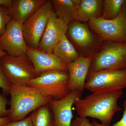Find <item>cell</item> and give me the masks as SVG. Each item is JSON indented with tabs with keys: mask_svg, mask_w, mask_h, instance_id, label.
<instances>
[{
	"mask_svg": "<svg viewBox=\"0 0 126 126\" xmlns=\"http://www.w3.org/2000/svg\"><path fill=\"white\" fill-rule=\"evenodd\" d=\"M12 0H0V5L9 8L11 5Z\"/></svg>",
	"mask_w": 126,
	"mask_h": 126,
	"instance_id": "cell-28",
	"label": "cell"
},
{
	"mask_svg": "<svg viewBox=\"0 0 126 126\" xmlns=\"http://www.w3.org/2000/svg\"><path fill=\"white\" fill-rule=\"evenodd\" d=\"M123 94L122 90L93 93L83 99L77 98L74 104L79 116L96 118L103 126H110L114 115L122 110L118 104V101Z\"/></svg>",
	"mask_w": 126,
	"mask_h": 126,
	"instance_id": "cell-1",
	"label": "cell"
},
{
	"mask_svg": "<svg viewBox=\"0 0 126 126\" xmlns=\"http://www.w3.org/2000/svg\"><path fill=\"white\" fill-rule=\"evenodd\" d=\"M88 75L84 89L93 93L115 92L126 88V69L101 70Z\"/></svg>",
	"mask_w": 126,
	"mask_h": 126,
	"instance_id": "cell-5",
	"label": "cell"
},
{
	"mask_svg": "<svg viewBox=\"0 0 126 126\" xmlns=\"http://www.w3.org/2000/svg\"><path fill=\"white\" fill-rule=\"evenodd\" d=\"M7 54L6 52L2 50L0 48V59L7 55Z\"/></svg>",
	"mask_w": 126,
	"mask_h": 126,
	"instance_id": "cell-29",
	"label": "cell"
},
{
	"mask_svg": "<svg viewBox=\"0 0 126 126\" xmlns=\"http://www.w3.org/2000/svg\"><path fill=\"white\" fill-rule=\"evenodd\" d=\"M126 69V44L109 42L93 57L88 74L102 70Z\"/></svg>",
	"mask_w": 126,
	"mask_h": 126,
	"instance_id": "cell-7",
	"label": "cell"
},
{
	"mask_svg": "<svg viewBox=\"0 0 126 126\" xmlns=\"http://www.w3.org/2000/svg\"><path fill=\"white\" fill-rule=\"evenodd\" d=\"M68 32L73 42L82 50L87 51L94 45V36L84 24L78 21H74L69 25Z\"/></svg>",
	"mask_w": 126,
	"mask_h": 126,
	"instance_id": "cell-14",
	"label": "cell"
},
{
	"mask_svg": "<svg viewBox=\"0 0 126 126\" xmlns=\"http://www.w3.org/2000/svg\"><path fill=\"white\" fill-rule=\"evenodd\" d=\"M125 4H126V0H125Z\"/></svg>",
	"mask_w": 126,
	"mask_h": 126,
	"instance_id": "cell-30",
	"label": "cell"
},
{
	"mask_svg": "<svg viewBox=\"0 0 126 126\" xmlns=\"http://www.w3.org/2000/svg\"><path fill=\"white\" fill-rule=\"evenodd\" d=\"M34 126H52L53 115L48 104L35 110L31 114Z\"/></svg>",
	"mask_w": 126,
	"mask_h": 126,
	"instance_id": "cell-19",
	"label": "cell"
},
{
	"mask_svg": "<svg viewBox=\"0 0 126 126\" xmlns=\"http://www.w3.org/2000/svg\"><path fill=\"white\" fill-rule=\"evenodd\" d=\"M10 122V118L8 116L0 117V126H3Z\"/></svg>",
	"mask_w": 126,
	"mask_h": 126,
	"instance_id": "cell-27",
	"label": "cell"
},
{
	"mask_svg": "<svg viewBox=\"0 0 126 126\" xmlns=\"http://www.w3.org/2000/svg\"><path fill=\"white\" fill-rule=\"evenodd\" d=\"M52 53L67 65L75 61L79 57L76 49L70 43L66 35L63 36L54 47Z\"/></svg>",
	"mask_w": 126,
	"mask_h": 126,
	"instance_id": "cell-17",
	"label": "cell"
},
{
	"mask_svg": "<svg viewBox=\"0 0 126 126\" xmlns=\"http://www.w3.org/2000/svg\"><path fill=\"white\" fill-rule=\"evenodd\" d=\"M10 87L11 84L2 70L0 60V88L5 93H9Z\"/></svg>",
	"mask_w": 126,
	"mask_h": 126,
	"instance_id": "cell-22",
	"label": "cell"
},
{
	"mask_svg": "<svg viewBox=\"0 0 126 126\" xmlns=\"http://www.w3.org/2000/svg\"><path fill=\"white\" fill-rule=\"evenodd\" d=\"M82 93L70 92L67 96L59 100L53 99L48 104L53 115L52 126H71L73 118L72 107L78 98H81Z\"/></svg>",
	"mask_w": 126,
	"mask_h": 126,
	"instance_id": "cell-11",
	"label": "cell"
},
{
	"mask_svg": "<svg viewBox=\"0 0 126 126\" xmlns=\"http://www.w3.org/2000/svg\"><path fill=\"white\" fill-rule=\"evenodd\" d=\"M68 72L53 70L43 72L30 82L29 86L39 90L51 97L59 100L70 93Z\"/></svg>",
	"mask_w": 126,
	"mask_h": 126,
	"instance_id": "cell-3",
	"label": "cell"
},
{
	"mask_svg": "<svg viewBox=\"0 0 126 126\" xmlns=\"http://www.w3.org/2000/svg\"><path fill=\"white\" fill-rule=\"evenodd\" d=\"M53 12L52 1L46 0L23 23V35L28 47L37 48Z\"/></svg>",
	"mask_w": 126,
	"mask_h": 126,
	"instance_id": "cell-6",
	"label": "cell"
},
{
	"mask_svg": "<svg viewBox=\"0 0 126 126\" xmlns=\"http://www.w3.org/2000/svg\"><path fill=\"white\" fill-rule=\"evenodd\" d=\"M12 19L9 8L0 5V37L4 33L7 24Z\"/></svg>",
	"mask_w": 126,
	"mask_h": 126,
	"instance_id": "cell-21",
	"label": "cell"
},
{
	"mask_svg": "<svg viewBox=\"0 0 126 126\" xmlns=\"http://www.w3.org/2000/svg\"><path fill=\"white\" fill-rule=\"evenodd\" d=\"M123 107L124 109V110L123 115L121 119L113 125L108 126H126V99L123 102ZM92 124L94 126H103L101 124L98 123L95 120L93 121Z\"/></svg>",
	"mask_w": 126,
	"mask_h": 126,
	"instance_id": "cell-24",
	"label": "cell"
},
{
	"mask_svg": "<svg viewBox=\"0 0 126 126\" xmlns=\"http://www.w3.org/2000/svg\"><path fill=\"white\" fill-rule=\"evenodd\" d=\"M93 57L92 56L79 57L67 65L69 75V88L70 92L82 93L85 89L86 79Z\"/></svg>",
	"mask_w": 126,
	"mask_h": 126,
	"instance_id": "cell-12",
	"label": "cell"
},
{
	"mask_svg": "<svg viewBox=\"0 0 126 126\" xmlns=\"http://www.w3.org/2000/svg\"><path fill=\"white\" fill-rule=\"evenodd\" d=\"M7 99L4 94H0V117L8 116L9 110L6 109Z\"/></svg>",
	"mask_w": 126,
	"mask_h": 126,
	"instance_id": "cell-23",
	"label": "cell"
},
{
	"mask_svg": "<svg viewBox=\"0 0 126 126\" xmlns=\"http://www.w3.org/2000/svg\"><path fill=\"white\" fill-rule=\"evenodd\" d=\"M3 126H34L32 122V116L30 115L23 120L18 121L10 122Z\"/></svg>",
	"mask_w": 126,
	"mask_h": 126,
	"instance_id": "cell-25",
	"label": "cell"
},
{
	"mask_svg": "<svg viewBox=\"0 0 126 126\" xmlns=\"http://www.w3.org/2000/svg\"><path fill=\"white\" fill-rule=\"evenodd\" d=\"M46 0H12L9 7L12 19L23 24Z\"/></svg>",
	"mask_w": 126,
	"mask_h": 126,
	"instance_id": "cell-15",
	"label": "cell"
},
{
	"mask_svg": "<svg viewBox=\"0 0 126 126\" xmlns=\"http://www.w3.org/2000/svg\"><path fill=\"white\" fill-rule=\"evenodd\" d=\"M71 126H94L86 117H77L72 121Z\"/></svg>",
	"mask_w": 126,
	"mask_h": 126,
	"instance_id": "cell-26",
	"label": "cell"
},
{
	"mask_svg": "<svg viewBox=\"0 0 126 126\" xmlns=\"http://www.w3.org/2000/svg\"><path fill=\"white\" fill-rule=\"evenodd\" d=\"M22 24L12 19L7 24L4 33L0 37V48L10 56L26 55L28 46L24 38Z\"/></svg>",
	"mask_w": 126,
	"mask_h": 126,
	"instance_id": "cell-9",
	"label": "cell"
},
{
	"mask_svg": "<svg viewBox=\"0 0 126 126\" xmlns=\"http://www.w3.org/2000/svg\"><path fill=\"white\" fill-rule=\"evenodd\" d=\"M69 25L59 18L53 11L41 37L37 49L47 53L52 50L59 41L65 35Z\"/></svg>",
	"mask_w": 126,
	"mask_h": 126,
	"instance_id": "cell-10",
	"label": "cell"
},
{
	"mask_svg": "<svg viewBox=\"0 0 126 126\" xmlns=\"http://www.w3.org/2000/svg\"><path fill=\"white\" fill-rule=\"evenodd\" d=\"M125 2L124 0H105L103 1V10L101 18L111 20L117 17Z\"/></svg>",
	"mask_w": 126,
	"mask_h": 126,
	"instance_id": "cell-20",
	"label": "cell"
},
{
	"mask_svg": "<svg viewBox=\"0 0 126 126\" xmlns=\"http://www.w3.org/2000/svg\"><path fill=\"white\" fill-rule=\"evenodd\" d=\"M52 2L59 18L69 25L73 21H78L77 8L73 0H53Z\"/></svg>",
	"mask_w": 126,
	"mask_h": 126,
	"instance_id": "cell-18",
	"label": "cell"
},
{
	"mask_svg": "<svg viewBox=\"0 0 126 126\" xmlns=\"http://www.w3.org/2000/svg\"><path fill=\"white\" fill-rule=\"evenodd\" d=\"M8 117L10 122L21 121L30 113L48 104L53 99L39 90L29 86L11 85Z\"/></svg>",
	"mask_w": 126,
	"mask_h": 126,
	"instance_id": "cell-2",
	"label": "cell"
},
{
	"mask_svg": "<svg viewBox=\"0 0 126 126\" xmlns=\"http://www.w3.org/2000/svg\"><path fill=\"white\" fill-rule=\"evenodd\" d=\"M91 28L104 40L126 44V6L125 2L116 18L106 20L102 18L89 21Z\"/></svg>",
	"mask_w": 126,
	"mask_h": 126,
	"instance_id": "cell-8",
	"label": "cell"
},
{
	"mask_svg": "<svg viewBox=\"0 0 126 126\" xmlns=\"http://www.w3.org/2000/svg\"><path fill=\"white\" fill-rule=\"evenodd\" d=\"M103 2L102 0H81L77 7L78 21L86 22L101 18Z\"/></svg>",
	"mask_w": 126,
	"mask_h": 126,
	"instance_id": "cell-16",
	"label": "cell"
},
{
	"mask_svg": "<svg viewBox=\"0 0 126 126\" xmlns=\"http://www.w3.org/2000/svg\"><path fill=\"white\" fill-rule=\"evenodd\" d=\"M0 60L11 85L28 86L30 81L37 77L34 65L26 55L12 56L7 54Z\"/></svg>",
	"mask_w": 126,
	"mask_h": 126,
	"instance_id": "cell-4",
	"label": "cell"
},
{
	"mask_svg": "<svg viewBox=\"0 0 126 126\" xmlns=\"http://www.w3.org/2000/svg\"><path fill=\"white\" fill-rule=\"evenodd\" d=\"M26 55L34 65L37 77L43 72L57 70L68 72L67 65L52 53H47L27 46Z\"/></svg>",
	"mask_w": 126,
	"mask_h": 126,
	"instance_id": "cell-13",
	"label": "cell"
}]
</instances>
